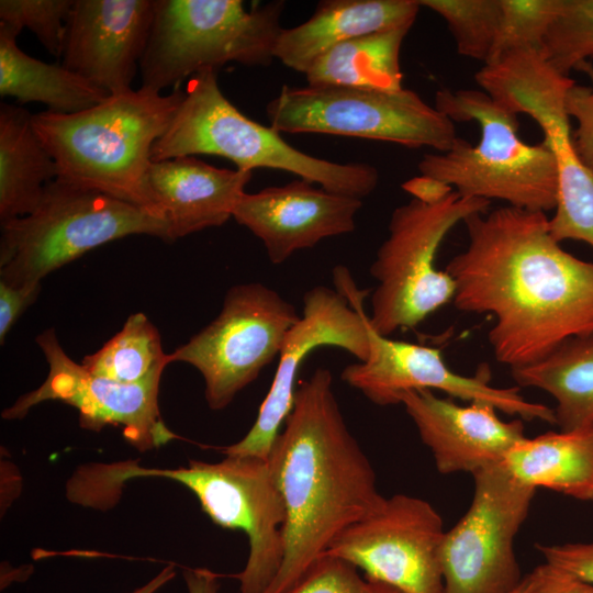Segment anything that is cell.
Listing matches in <instances>:
<instances>
[{"label": "cell", "instance_id": "5bb4252c", "mask_svg": "<svg viewBox=\"0 0 593 593\" xmlns=\"http://www.w3.org/2000/svg\"><path fill=\"white\" fill-rule=\"evenodd\" d=\"M443 518L424 499L394 494L343 530L322 557L347 561L366 578L402 593H444Z\"/></svg>", "mask_w": 593, "mask_h": 593}, {"label": "cell", "instance_id": "1f68e13d", "mask_svg": "<svg viewBox=\"0 0 593 593\" xmlns=\"http://www.w3.org/2000/svg\"><path fill=\"white\" fill-rule=\"evenodd\" d=\"M290 593H402L362 578L355 566L338 558L321 557Z\"/></svg>", "mask_w": 593, "mask_h": 593}, {"label": "cell", "instance_id": "3957f363", "mask_svg": "<svg viewBox=\"0 0 593 593\" xmlns=\"http://www.w3.org/2000/svg\"><path fill=\"white\" fill-rule=\"evenodd\" d=\"M183 96L180 88L163 94L141 87L78 113L33 114L32 124L55 161L56 179L161 216L148 181L152 150Z\"/></svg>", "mask_w": 593, "mask_h": 593}, {"label": "cell", "instance_id": "e0dca14e", "mask_svg": "<svg viewBox=\"0 0 593 593\" xmlns=\"http://www.w3.org/2000/svg\"><path fill=\"white\" fill-rule=\"evenodd\" d=\"M154 14L155 0H75L63 66L110 96L132 91Z\"/></svg>", "mask_w": 593, "mask_h": 593}, {"label": "cell", "instance_id": "484cf974", "mask_svg": "<svg viewBox=\"0 0 593 593\" xmlns=\"http://www.w3.org/2000/svg\"><path fill=\"white\" fill-rule=\"evenodd\" d=\"M410 30H384L332 47L305 71L307 86L384 91L403 89L400 53Z\"/></svg>", "mask_w": 593, "mask_h": 593}, {"label": "cell", "instance_id": "e575fe53", "mask_svg": "<svg viewBox=\"0 0 593 593\" xmlns=\"http://www.w3.org/2000/svg\"><path fill=\"white\" fill-rule=\"evenodd\" d=\"M527 593H593V583L542 563L526 577Z\"/></svg>", "mask_w": 593, "mask_h": 593}, {"label": "cell", "instance_id": "f546056e", "mask_svg": "<svg viewBox=\"0 0 593 593\" xmlns=\"http://www.w3.org/2000/svg\"><path fill=\"white\" fill-rule=\"evenodd\" d=\"M541 54L568 76L579 63L593 59V0H562Z\"/></svg>", "mask_w": 593, "mask_h": 593}, {"label": "cell", "instance_id": "6da1fadb", "mask_svg": "<svg viewBox=\"0 0 593 593\" xmlns=\"http://www.w3.org/2000/svg\"><path fill=\"white\" fill-rule=\"evenodd\" d=\"M466 249L445 270L455 306L490 314L489 343L511 369L593 333V262L560 247L545 212L510 205L468 216Z\"/></svg>", "mask_w": 593, "mask_h": 593}, {"label": "cell", "instance_id": "836d02e7", "mask_svg": "<svg viewBox=\"0 0 593 593\" xmlns=\"http://www.w3.org/2000/svg\"><path fill=\"white\" fill-rule=\"evenodd\" d=\"M536 549L546 563L593 583V541L537 544Z\"/></svg>", "mask_w": 593, "mask_h": 593}, {"label": "cell", "instance_id": "ffe728a7", "mask_svg": "<svg viewBox=\"0 0 593 593\" xmlns=\"http://www.w3.org/2000/svg\"><path fill=\"white\" fill-rule=\"evenodd\" d=\"M251 176L253 171L217 168L195 156L152 163L148 181L171 242L226 223Z\"/></svg>", "mask_w": 593, "mask_h": 593}, {"label": "cell", "instance_id": "5b68a950", "mask_svg": "<svg viewBox=\"0 0 593 593\" xmlns=\"http://www.w3.org/2000/svg\"><path fill=\"white\" fill-rule=\"evenodd\" d=\"M214 155L236 169L271 168L291 172L326 191L362 200L374 191L378 170L367 163H336L303 153L273 127L244 115L223 94L216 70L190 77L165 133L154 144L152 161Z\"/></svg>", "mask_w": 593, "mask_h": 593}, {"label": "cell", "instance_id": "74e56055", "mask_svg": "<svg viewBox=\"0 0 593 593\" xmlns=\"http://www.w3.org/2000/svg\"><path fill=\"white\" fill-rule=\"evenodd\" d=\"M188 593H219V577L208 569H189L183 572Z\"/></svg>", "mask_w": 593, "mask_h": 593}, {"label": "cell", "instance_id": "f1b7e54d", "mask_svg": "<svg viewBox=\"0 0 593 593\" xmlns=\"http://www.w3.org/2000/svg\"><path fill=\"white\" fill-rule=\"evenodd\" d=\"M500 25L489 63L515 51L541 52L562 0H500Z\"/></svg>", "mask_w": 593, "mask_h": 593}, {"label": "cell", "instance_id": "7a4b0ae2", "mask_svg": "<svg viewBox=\"0 0 593 593\" xmlns=\"http://www.w3.org/2000/svg\"><path fill=\"white\" fill-rule=\"evenodd\" d=\"M267 460L286 519L283 560L264 593H290L343 530L380 511L387 497L346 425L326 368L299 382Z\"/></svg>", "mask_w": 593, "mask_h": 593}, {"label": "cell", "instance_id": "8d00e7d4", "mask_svg": "<svg viewBox=\"0 0 593 593\" xmlns=\"http://www.w3.org/2000/svg\"><path fill=\"white\" fill-rule=\"evenodd\" d=\"M402 189L413 199L428 205L444 201L455 191L446 182L426 175L407 179L402 183Z\"/></svg>", "mask_w": 593, "mask_h": 593}, {"label": "cell", "instance_id": "8fae6325", "mask_svg": "<svg viewBox=\"0 0 593 593\" xmlns=\"http://www.w3.org/2000/svg\"><path fill=\"white\" fill-rule=\"evenodd\" d=\"M301 314L276 290L260 282L232 287L220 314L169 354V361L193 366L203 377L210 409H225L280 355Z\"/></svg>", "mask_w": 593, "mask_h": 593}, {"label": "cell", "instance_id": "ab89813d", "mask_svg": "<svg viewBox=\"0 0 593 593\" xmlns=\"http://www.w3.org/2000/svg\"><path fill=\"white\" fill-rule=\"evenodd\" d=\"M511 593H527V581L525 577Z\"/></svg>", "mask_w": 593, "mask_h": 593}, {"label": "cell", "instance_id": "277c9868", "mask_svg": "<svg viewBox=\"0 0 593 593\" xmlns=\"http://www.w3.org/2000/svg\"><path fill=\"white\" fill-rule=\"evenodd\" d=\"M163 478L186 486L211 521L239 529L248 538L244 569L234 577L240 593H264L278 574L284 555L286 510L268 460L231 456L219 462L190 460L179 468L142 467L136 461L85 466L77 472L82 500L94 508L111 506L123 483Z\"/></svg>", "mask_w": 593, "mask_h": 593}, {"label": "cell", "instance_id": "ba28073f", "mask_svg": "<svg viewBox=\"0 0 593 593\" xmlns=\"http://www.w3.org/2000/svg\"><path fill=\"white\" fill-rule=\"evenodd\" d=\"M284 5L272 1L248 11L240 0H155L141 87L176 90L188 77L227 63L270 65Z\"/></svg>", "mask_w": 593, "mask_h": 593}, {"label": "cell", "instance_id": "4fadbf2b", "mask_svg": "<svg viewBox=\"0 0 593 593\" xmlns=\"http://www.w3.org/2000/svg\"><path fill=\"white\" fill-rule=\"evenodd\" d=\"M334 282L336 290L317 286L303 295L302 314L286 336L271 387L256 421L240 440L222 448L225 456L268 459L293 407L299 369L311 351L335 346L359 361L368 358V315L363 300L369 290H359L344 267L334 269Z\"/></svg>", "mask_w": 593, "mask_h": 593}, {"label": "cell", "instance_id": "d4e9b609", "mask_svg": "<svg viewBox=\"0 0 593 593\" xmlns=\"http://www.w3.org/2000/svg\"><path fill=\"white\" fill-rule=\"evenodd\" d=\"M518 385L556 400V425L570 432L593 427V333L572 337L545 358L511 369Z\"/></svg>", "mask_w": 593, "mask_h": 593}, {"label": "cell", "instance_id": "d6986e66", "mask_svg": "<svg viewBox=\"0 0 593 593\" xmlns=\"http://www.w3.org/2000/svg\"><path fill=\"white\" fill-rule=\"evenodd\" d=\"M400 404L416 426L441 474H474L503 462L507 452L526 438L521 418L505 422L486 402L467 405L432 390L403 393Z\"/></svg>", "mask_w": 593, "mask_h": 593}, {"label": "cell", "instance_id": "8992f818", "mask_svg": "<svg viewBox=\"0 0 593 593\" xmlns=\"http://www.w3.org/2000/svg\"><path fill=\"white\" fill-rule=\"evenodd\" d=\"M435 108L454 123L477 122L480 139L472 145L458 136L449 149L424 155L421 175L446 182L462 197L545 213L556 209L555 156L544 141H522L517 114L473 89L438 90Z\"/></svg>", "mask_w": 593, "mask_h": 593}, {"label": "cell", "instance_id": "ac0fdd59", "mask_svg": "<svg viewBox=\"0 0 593 593\" xmlns=\"http://www.w3.org/2000/svg\"><path fill=\"white\" fill-rule=\"evenodd\" d=\"M361 206L358 198L333 193L299 178L256 193L245 192L233 217L262 242L269 260L279 265L322 239L354 232Z\"/></svg>", "mask_w": 593, "mask_h": 593}, {"label": "cell", "instance_id": "f35d334b", "mask_svg": "<svg viewBox=\"0 0 593 593\" xmlns=\"http://www.w3.org/2000/svg\"><path fill=\"white\" fill-rule=\"evenodd\" d=\"M176 574L175 566L165 567L158 574L150 579L146 584L135 589L131 593H155L166 583H168Z\"/></svg>", "mask_w": 593, "mask_h": 593}, {"label": "cell", "instance_id": "4316f807", "mask_svg": "<svg viewBox=\"0 0 593 593\" xmlns=\"http://www.w3.org/2000/svg\"><path fill=\"white\" fill-rule=\"evenodd\" d=\"M169 363L157 328L141 312L131 314L120 332L81 361L90 373L127 384L163 374Z\"/></svg>", "mask_w": 593, "mask_h": 593}, {"label": "cell", "instance_id": "d590c367", "mask_svg": "<svg viewBox=\"0 0 593 593\" xmlns=\"http://www.w3.org/2000/svg\"><path fill=\"white\" fill-rule=\"evenodd\" d=\"M41 284L15 287L0 280V342L3 344L11 327L36 300Z\"/></svg>", "mask_w": 593, "mask_h": 593}, {"label": "cell", "instance_id": "7402d4cb", "mask_svg": "<svg viewBox=\"0 0 593 593\" xmlns=\"http://www.w3.org/2000/svg\"><path fill=\"white\" fill-rule=\"evenodd\" d=\"M502 463L525 485L593 502V427L526 437Z\"/></svg>", "mask_w": 593, "mask_h": 593}, {"label": "cell", "instance_id": "2e32d148", "mask_svg": "<svg viewBox=\"0 0 593 593\" xmlns=\"http://www.w3.org/2000/svg\"><path fill=\"white\" fill-rule=\"evenodd\" d=\"M369 355L365 361L348 365L342 380L360 391L369 401L385 406L400 404L403 393L412 390H439L467 402L482 401L500 412L525 421L556 423L553 409L526 400L519 389L490 383L488 366L471 377L454 372L439 348L391 339L376 332L367 316Z\"/></svg>", "mask_w": 593, "mask_h": 593}, {"label": "cell", "instance_id": "cb8c5ba5", "mask_svg": "<svg viewBox=\"0 0 593 593\" xmlns=\"http://www.w3.org/2000/svg\"><path fill=\"white\" fill-rule=\"evenodd\" d=\"M19 33L0 22V94L21 103L40 102L51 112L74 114L110 97L63 65L25 54L16 44Z\"/></svg>", "mask_w": 593, "mask_h": 593}, {"label": "cell", "instance_id": "30bf717a", "mask_svg": "<svg viewBox=\"0 0 593 593\" xmlns=\"http://www.w3.org/2000/svg\"><path fill=\"white\" fill-rule=\"evenodd\" d=\"M279 133H318L445 152L458 137L455 123L415 91L283 86L266 107Z\"/></svg>", "mask_w": 593, "mask_h": 593}, {"label": "cell", "instance_id": "9a60e30c", "mask_svg": "<svg viewBox=\"0 0 593 593\" xmlns=\"http://www.w3.org/2000/svg\"><path fill=\"white\" fill-rule=\"evenodd\" d=\"M36 343L48 365L47 377L37 389L3 410L4 419H21L33 406L58 401L79 412L85 429L98 432L107 425L120 426L124 438L139 451L161 447L178 437L167 427L158 407L163 374L138 383H120L94 376L71 360L53 328L41 333Z\"/></svg>", "mask_w": 593, "mask_h": 593}, {"label": "cell", "instance_id": "9c48e42d", "mask_svg": "<svg viewBox=\"0 0 593 593\" xmlns=\"http://www.w3.org/2000/svg\"><path fill=\"white\" fill-rule=\"evenodd\" d=\"M490 203L454 191L434 205L412 199L393 210L388 237L370 267L378 282L369 315L376 332L389 337L398 329L414 328L454 300L455 282L435 266L437 251L451 228L472 214L485 213Z\"/></svg>", "mask_w": 593, "mask_h": 593}, {"label": "cell", "instance_id": "52a82bcc", "mask_svg": "<svg viewBox=\"0 0 593 593\" xmlns=\"http://www.w3.org/2000/svg\"><path fill=\"white\" fill-rule=\"evenodd\" d=\"M130 235L171 242L168 223L155 212L55 179L31 214L1 223L0 280L41 284L87 251Z\"/></svg>", "mask_w": 593, "mask_h": 593}, {"label": "cell", "instance_id": "44dd1931", "mask_svg": "<svg viewBox=\"0 0 593 593\" xmlns=\"http://www.w3.org/2000/svg\"><path fill=\"white\" fill-rule=\"evenodd\" d=\"M418 0H324L305 22L283 29L275 58L286 67L305 74L332 47L362 35L412 27L419 11Z\"/></svg>", "mask_w": 593, "mask_h": 593}, {"label": "cell", "instance_id": "d6a6232c", "mask_svg": "<svg viewBox=\"0 0 593 593\" xmlns=\"http://www.w3.org/2000/svg\"><path fill=\"white\" fill-rule=\"evenodd\" d=\"M574 69L589 77L591 87L575 82L566 94V111L578 122L572 132L575 153L593 170V59L579 63Z\"/></svg>", "mask_w": 593, "mask_h": 593}, {"label": "cell", "instance_id": "83f0119b", "mask_svg": "<svg viewBox=\"0 0 593 593\" xmlns=\"http://www.w3.org/2000/svg\"><path fill=\"white\" fill-rule=\"evenodd\" d=\"M446 22L458 54L489 63L500 25V0H418Z\"/></svg>", "mask_w": 593, "mask_h": 593}, {"label": "cell", "instance_id": "7c38bea8", "mask_svg": "<svg viewBox=\"0 0 593 593\" xmlns=\"http://www.w3.org/2000/svg\"><path fill=\"white\" fill-rule=\"evenodd\" d=\"M472 477L471 503L441 546L444 593H511L523 580L514 541L537 490L503 463Z\"/></svg>", "mask_w": 593, "mask_h": 593}, {"label": "cell", "instance_id": "603a6c76", "mask_svg": "<svg viewBox=\"0 0 593 593\" xmlns=\"http://www.w3.org/2000/svg\"><path fill=\"white\" fill-rule=\"evenodd\" d=\"M27 110L0 105V221L31 214L47 183L57 178L55 161L40 137Z\"/></svg>", "mask_w": 593, "mask_h": 593}, {"label": "cell", "instance_id": "4dcf8cb0", "mask_svg": "<svg viewBox=\"0 0 593 593\" xmlns=\"http://www.w3.org/2000/svg\"><path fill=\"white\" fill-rule=\"evenodd\" d=\"M75 0H1L0 22L19 34L23 27L33 32L44 48L60 57L66 20Z\"/></svg>", "mask_w": 593, "mask_h": 593}]
</instances>
